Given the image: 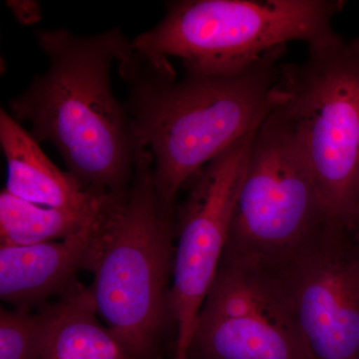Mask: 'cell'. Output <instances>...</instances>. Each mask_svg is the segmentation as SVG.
<instances>
[{"instance_id":"6da1fadb","label":"cell","mask_w":359,"mask_h":359,"mask_svg":"<svg viewBox=\"0 0 359 359\" xmlns=\"http://www.w3.org/2000/svg\"><path fill=\"white\" fill-rule=\"evenodd\" d=\"M285 47L233 75L176 79L169 58L135 50L118 65L129 87L135 138L153 159L158 198L176 210L180 191L205 164L257 131L278 102Z\"/></svg>"},{"instance_id":"7a4b0ae2","label":"cell","mask_w":359,"mask_h":359,"mask_svg":"<svg viewBox=\"0 0 359 359\" xmlns=\"http://www.w3.org/2000/svg\"><path fill=\"white\" fill-rule=\"evenodd\" d=\"M35 37L48 65L11 99L9 114L28 123L39 143H51L85 190H126L143 149L126 106L113 93L111 72L132 41L116 27L93 35L39 29Z\"/></svg>"},{"instance_id":"3957f363","label":"cell","mask_w":359,"mask_h":359,"mask_svg":"<svg viewBox=\"0 0 359 359\" xmlns=\"http://www.w3.org/2000/svg\"><path fill=\"white\" fill-rule=\"evenodd\" d=\"M175 218L156 192L152 156L141 151L131 184L113 194L104 212L89 289L132 359L147 358L170 316Z\"/></svg>"},{"instance_id":"277c9868","label":"cell","mask_w":359,"mask_h":359,"mask_svg":"<svg viewBox=\"0 0 359 359\" xmlns=\"http://www.w3.org/2000/svg\"><path fill=\"white\" fill-rule=\"evenodd\" d=\"M342 0H177L154 27L132 41L135 50L176 57L186 73L233 75L292 41L309 51L342 43L334 20Z\"/></svg>"},{"instance_id":"5b68a950","label":"cell","mask_w":359,"mask_h":359,"mask_svg":"<svg viewBox=\"0 0 359 359\" xmlns=\"http://www.w3.org/2000/svg\"><path fill=\"white\" fill-rule=\"evenodd\" d=\"M273 113L308 162L328 215L359 224V48L353 42L283 63Z\"/></svg>"},{"instance_id":"8992f818","label":"cell","mask_w":359,"mask_h":359,"mask_svg":"<svg viewBox=\"0 0 359 359\" xmlns=\"http://www.w3.org/2000/svg\"><path fill=\"white\" fill-rule=\"evenodd\" d=\"M330 221L294 137L271 112L250 144L223 259L268 268Z\"/></svg>"},{"instance_id":"52a82bcc","label":"cell","mask_w":359,"mask_h":359,"mask_svg":"<svg viewBox=\"0 0 359 359\" xmlns=\"http://www.w3.org/2000/svg\"><path fill=\"white\" fill-rule=\"evenodd\" d=\"M264 269L294 314L311 359H359V233L328 222Z\"/></svg>"},{"instance_id":"ba28073f","label":"cell","mask_w":359,"mask_h":359,"mask_svg":"<svg viewBox=\"0 0 359 359\" xmlns=\"http://www.w3.org/2000/svg\"><path fill=\"white\" fill-rule=\"evenodd\" d=\"M256 132L236 142L194 175L185 186V199L177 205L169 299L170 316L177 327L173 359H190L196 325L221 266Z\"/></svg>"},{"instance_id":"9c48e42d","label":"cell","mask_w":359,"mask_h":359,"mask_svg":"<svg viewBox=\"0 0 359 359\" xmlns=\"http://www.w3.org/2000/svg\"><path fill=\"white\" fill-rule=\"evenodd\" d=\"M195 353L202 359H311L269 273L226 259L198 318L190 358Z\"/></svg>"},{"instance_id":"30bf717a","label":"cell","mask_w":359,"mask_h":359,"mask_svg":"<svg viewBox=\"0 0 359 359\" xmlns=\"http://www.w3.org/2000/svg\"><path fill=\"white\" fill-rule=\"evenodd\" d=\"M83 230L65 240L0 248V297L20 309L68 290L80 269L93 268L104 212Z\"/></svg>"},{"instance_id":"8fae6325","label":"cell","mask_w":359,"mask_h":359,"mask_svg":"<svg viewBox=\"0 0 359 359\" xmlns=\"http://www.w3.org/2000/svg\"><path fill=\"white\" fill-rule=\"evenodd\" d=\"M0 145L6 161L4 190L20 199L58 209L94 212L110 193L85 190L69 172H62L44 154L20 122L0 110Z\"/></svg>"},{"instance_id":"7c38bea8","label":"cell","mask_w":359,"mask_h":359,"mask_svg":"<svg viewBox=\"0 0 359 359\" xmlns=\"http://www.w3.org/2000/svg\"><path fill=\"white\" fill-rule=\"evenodd\" d=\"M48 311L50 325L40 359H132L109 328L97 320L89 289L68 290Z\"/></svg>"},{"instance_id":"4fadbf2b","label":"cell","mask_w":359,"mask_h":359,"mask_svg":"<svg viewBox=\"0 0 359 359\" xmlns=\"http://www.w3.org/2000/svg\"><path fill=\"white\" fill-rule=\"evenodd\" d=\"M111 194L96 211L79 212L33 204L4 189L0 194L1 245H29L65 240L95 221Z\"/></svg>"},{"instance_id":"5bb4252c","label":"cell","mask_w":359,"mask_h":359,"mask_svg":"<svg viewBox=\"0 0 359 359\" xmlns=\"http://www.w3.org/2000/svg\"><path fill=\"white\" fill-rule=\"evenodd\" d=\"M50 325L48 308L32 314L18 308L0 313V359H40Z\"/></svg>"},{"instance_id":"9a60e30c","label":"cell","mask_w":359,"mask_h":359,"mask_svg":"<svg viewBox=\"0 0 359 359\" xmlns=\"http://www.w3.org/2000/svg\"><path fill=\"white\" fill-rule=\"evenodd\" d=\"M11 13L16 20L22 25H33L39 22L41 18V6L39 1L32 0H18V1H7Z\"/></svg>"},{"instance_id":"2e32d148","label":"cell","mask_w":359,"mask_h":359,"mask_svg":"<svg viewBox=\"0 0 359 359\" xmlns=\"http://www.w3.org/2000/svg\"><path fill=\"white\" fill-rule=\"evenodd\" d=\"M351 42H353V43L354 45H355L356 47H358V48H359V37H358V39L353 40V41H351Z\"/></svg>"},{"instance_id":"e0dca14e","label":"cell","mask_w":359,"mask_h":359,"mask_svg":"<svg viewBox=\"0 0 359 359\" xmlns=\"http://www.w3.org/2000/svg\"><path fill=\"white\" fill-rule=\"evenodd\" d=\"M356 231H358V233H359V224L358 226V228L355 229Z\"/></svg>"}]
</instances>
